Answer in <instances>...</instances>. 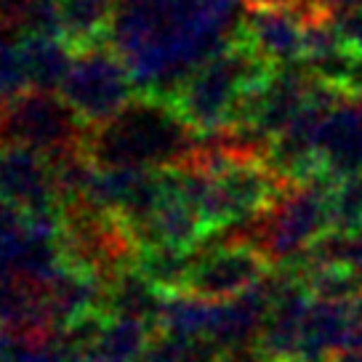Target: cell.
Wrapping results in <instances>:
<instances>
[{
	"label": "cell",
	"instance_id": "cell-1",
	"mask_svg": "<svg viewBox=\"0 0 362 362\" xmlns=\"http://www.w3.org/2000/svg\"><path fill=\"white\" fill-rule=\"evenodd\" d=\"M243 0H117L110 43L139 93L173 99L203 62L235 43Z\"/></svg>",
	"mask_w": 362,
	"mask_h": 362
},
{
	"label": "cell",
	"instance_id": "cell-2",
	"mask_svg": "<svg viewBox=\"0 0 362 362\" xmlns=\"http://www.w3.org/2000/svg\"><path fill=\"white\" fill-rule=\"evenodd\" d=\"M197 131L168 99L136 93L120 112L90 125L86 152L99 168H179L192 158Z\"/></svg>",
	"mask_w": 362,
	"mask_h": 362
},
{
	"label": "cell",
	"instance_id": "cell-3",
	"mask_svg": "<svg viewBox=\"0 0 362 362\" xmlns=\"http://www.w3.org/2000/svg\"><path fill=\"white\" fill-rule=\"evenodd\" d=\"M333 184L336 179L330 176L291 184L267 211L245 218V226L229 224L235 235L226 238H216V232L208 235L221 243L253 245L267 256L274 269L298 267L317 240L333 232V214H330Z\"/></svg>",
	"mask_w": 362,
	"mask_h": 362
},
{
	"label": "cell",
	"instance_id": "cell-4",
	"mask_svg": "<svg viewBox=\"0 0 362 362\" xmlns=\"http://www.w3.org/2000/svg\"><path fill=\"white\" fill-rule=\"evenodd\" d=\"M274 64L238 40L203 62L170 99L197 134H218L240 120L250 96L267 86Z\"/></svg>",
	"mask_w": 362,
	"mask_h": 362
},
{
	"label": "cell",
	"instance_id": "cell-5",
	"mask_svg": "<svg viewBox=\"0 0 362 362\" xmlns=\"http://www.w3.org/2000/svg\"><path fill=\"white\" fill-rule=\"evenodd\" d=\"M88 128L59 90L27 88L0 104V144H19L45 158L83 149Z\"/></svg>",
	"mask_w": 362,
	"mask_h": 362
},
{
	"label": "cell",
	"instance_id": "cell-6",
	"mask_svg": "<svg viewBox=\"0 0 362 362\" xmlns=\"http://www.w3.org/2000/svg\"><path fill=\"white\" fill-rule=\"evenodd\" d=\"M59 93L88 125L110 120L134 99L136 83L125 59L110 40L75 51L72 67Z\"/></svg>",
	"mask_w": 362,
	"mask_h": 362
},
{
	"label": "cell",
	"instance_id": "cell-7",
	"mask_svg": "<svg viewBox=\"0 0 362 362\" xmlns=\"http://www.w3.org/2000/svg\"><path fill=\"white\" fill-rule=\"evenodd\" d=\"M192 269L184 291L203 296L208 301H226L259 285L274 272L267 256L245 243H221L205 235L192 250Z\"/></svg>",
	"mask_w": 362,
	"mask_h": 362
},
{
	"label": "cell",
	"instance_id": "cell-8",
	"mask_svg": "<svg viewBox=\"0 0 362 362\" xmlns=\"http://www.w3.org/2000/svg\"><path fill=\"white\" fill-rule=\"evenodd\" d=\"M309 13L320 11H309L304 6H245L238 40L274 67L298 64L304 62Z\"/></svg>",
	"mask_w": 362,
	"mask_h": 362
},
{
	"label": "cell",
	"instance_id": "cell-9",
	"mask_svg": "<svg viewBox=\"0 0 362 362\" xmlns=\"http://www.w3.org/2000/svg\"><path fill=\"white\" fill-rule=\"evenodd\" d=\"M0 200L27 216L59 214L62 197L51 160L19 144H0Z\"/></svg>",
	"mask_w": 362,
	"mask_h": 362
},
{
	"label": "cell",
	"instance_id": "cell-10",
	"mask_svg": "<svg viewBox=\"0 0 362 362\" xmlns=\"http://www.w3.org/2000/svg\"><path fill=\"white\" fill-rule=\"evenodd\" d=\"M272 301H274L272 274H267L259 285L248 288L245 293L226 301H216L208 341H214L221 351L256 344L272 312Z\"/></svg>",
	"mask_w": 362,
	"mask_h": 362
},
{
	"label": "cell",
	"instance_id": "cell-11",
	"mask_svg": "<svg viewBox=\"0 0 362 362\" xmlns=\"http://www.w3.org/2000/svg\"><path fill=\"white\" fill-rule=\"evenodd\" d=\"M322 170L330 179H344L362 170V102L346 96L328 112L317 134Z\"/></svg>",
	"mask_w": 362,
	"mask_h": 362
},
{
	"label": "cell",
	"instance_id": "cell-12",
	"mask_svg": "<svg viewBox=\"0 0 362 362\" xmlns=\"http://www.w3.org/2000/svg\"><path fill=\"white\" fill-rule=\"evenodd\" d=\"M163 298H165V291H160L158 285L149 283L136 267H131L107 283L104 315L131 317V320L147 322L149 328H158Z\"/></svg>",
	"mask_w": 362,
	"mask_h": 362
},
{
	"label": "cell",
	"instance_id": "cell-13",
	"mask_svg": "<svg viewBox=\"0 0 362 362\" xmlns=\"http://www.w3.org/2000/svg\"><path fill=\"white\" fill-rule=\"evenodd\" d=\"M115 11L117 0H59V37L75 51L104 43Z\"/></svg>",
	"mask_w": 362,
	"mask_h": 362
},
{
	"label": "cell",
	"instance_id": "cell-14",
	"mask_svg": "<svg viewBox=\"0 0 362 362\" xmlns=\"http://www.w3.org/2000/svg\"><path fill=\"white\" fill-rule=\"evenodd\" d=\"M22 51L30 75V88L59 90L67 78L75 48L59 35H22Z\"/></svg>",
	"mask_w": 362,
	"mask_h": 362
},
{
	"label": "cell",
	"instance_id": "cell-15",
	"mask_svg": "<svg viewBox=\"0 0 362 362\" xmlns=\"http://www.w3.org/2000/svg\"><path fill=\"white\" fill-rule=\"evenodd\" d=\"M214 304L192 291H170L163 298L158 315L160 333L179 336V339H208L211 320H214Z\"/></svg>",
	"mask_w": 362,
	"mask_h": 362
},
{
	"label": "cell",
	"instance_id": "cell-16",
	"mask_svg": "<svg viewBox=\"0 0 362 362\" xmlns=\"http://www.w3.org/2000/svg\"><path fill=\"white\" fill-rule=\"evenodd\" d=\"M149 344V325L131 317L107 315L86 362H136Z\"/></svg>",
	"mask_w": 362,
	"mask_h": 362
},
{
	"label": "cell",
	"instance_id": "cell-17",
	"mask_svg": "<svg viewBox=\"0 0 362 362\" xmlns=\"http://www.w3.org/2000/svg\"><path fill=\"white\" fill-rule=\"evenodd\" d=\"M194 250V248H192ZM192 250L173 248V245H149V248H139L134 267L152 285H158L160 291H184L187 285V274L192 269Z\"/></svg>",
	"mask_w": 362,
	"mask_h": 362
},
{
	"label": "cell",
	"instance_id": "cell-18",
	"mask_svg": "<svg viewBox=\"0 0 362 362\" xmlns=\"http://www.w3.org/2000/svg\"><path fill=\"white\" fill-rule=\"evenodd\" d=\"M221 349L208 339H179L160 333V339H149L147 349L136 362H218Z\"/></svg>",
	"mask_w": 362,
	"mask_h": 362
},
{
	"label": "cell",
	"instance_id": "cell-19",
	"mask_svg": "<svg viewBox=\"0 0 362 362\" xmlns=\"http://www.w3.org/2000/svg\"><path fill=\"white\" fill-rule=\"evenodd\" d=\"M333 232L349 235L362 226V170L344 179H336L330 192Z\"/></svg>",
	"mask_w": 362,
	"mask_h": 362
},
{
	"label": "cell",
	"instance_id": "cell-20",
	"mask_svg": "<svg viewBox=\"0 0 362 362\" xmlns=\"http://www.w3.org/2000/svg\"><path fill=\"white\" fill-rule=\"evenodd\" d=\"M30 88L27 62L22 51V35L0 30V104Z\"/></svg>",
	"mask_w": 362,
	"mask_h": 362
},
{
	"label": "cell",
	"instance_id": "cell-21",
	"mask_svg": "<svg viewBox=\"0 0 362 362\" xmlns=\"http://www.w3.org/2000/svg\"><path fill=\"white\" fill-rule=\"evenodd\" d=\"M30 235V216L16 205L0 200V272L11 267L13 256L19 253Z\"/></svg>",
	"mask_w": 362,
	"mask_h": 362
},
{
	"label": "cell",
	"instance_id": "cell-22",
	"mask_svg": "<svg viewBox=\"0 0 362 362\" xmlns=\"http://www.w3.org/2000/svg\"><path fill=\"white\" fill-rule=\"evenodd\" d=\"M341 90L351 96V99H360L362 102V54L360 57H351V64L346 69V75L341 80Z\"/></svg>",
	"mask_w": 362,
	"mask_h": 362
}]
</instances>
